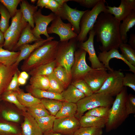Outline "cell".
<instances>
[{"mask_svg":"<svg viewBox=\"0 0 135 135\" xmlns=\"http://www.w3.org/2000/svg\"><path fill=\"white\" fill-rule=\"evenodd\" d=\"M108 76L100 89L96 93L105 92L112 97L116 96L122 90L124 73L120 70L108 71Z\"/></svg>","mask_w":135,"mask_h":135,"instance_id":"52a82bcc","label":"cell"},{"mask_svg":"<svg viewBox=\"0 0 135 135\" xmlns=\"http://www.w3.org/2000/svg\"><path fill=\"white\" fill-rule=\"evenodd\" d=\"M19 75L24 79L27 80L29 78V75L27 72L23 71Z\"/></svg>","mask_w":135,"mask_h":135,"instance_id":"11a10c76","label":"cell"},{"mask_svg":"<svg viewBox=\"0 0 135 135\" xmlns=\"http://www.w3.org/2000/svg\"><path fill=\"white\" fill-rule=\"evenodd\" d=\"M60 94L64 101L76 104L85 96L83 93L71 84Z\"/></svg>","mask_w":135,"mask_h":135,"instance_id":"44dd1931","label":"cell"},{"mask_svg":"<svg viewBox=\"0 0 135 135\" xmlns=\"http://www.w3.org/2000/svg\"><path fill=\"white\" fill-rule=\"evenodd\" d=\"M104 12L114 16V18L120 22L124 19L133 10H135V0H121L119 6L112 7L106 6Z\"/></svg>","mask_w":135,"mask_h":135,"instance_id":"9a60e30c","label":"cell"},{"mask_svg":"<svg viewBox=\"0 0 135 135\" xmlns=\"http://www.w3.org/2000/svg\"><path fill=\"white\" fill-rule=\"evenodd\" d=\"M3 44L0 45V63L7 66H10L16 62L20 51H12L3 48Z\"/></svg>","mask_w":135,"mask_h":135,"instance_id":"cb8c5ba5","label":"cell"},{"mask_svg":"<svg viewBox=\"0 0 135 135\" xmlns=\"http://www.w3.org/2000/svg\"><path fill=\"white\" fill-rule=\"evenodd\" d=\"M36 1V0H30L31 2L32 3L34 4Z\"/></svg>","mask_w":135,"mask_h":135,"instance_id":"91938a15","label":"cell"},{"mask_svg":"<svg viewBox=\"0 0 135 135\" xmlns=\"http://www.w3.org/2000/svg\"><path fill=\"white\" fill-rule=\"evenodd\" d=\"M56 15L51 12L48 15L42 14L41 8L38 9L34 14L33 19L35 26L32 29V33L34 36L39 40L42 39L40 36L44 34L46 38L50 36L47 32L48 26L50 23L55 18Z\"/></svg>","mask_w":135,"mask_h":135,"instance_id":"8fae6325","label":"cell"},{"mask_svg":"<svg viewBox=\"0 0 135 135\" xmlns=\"http://www.w3.org/2000/svg\"><path fill=\"white\" fill-rule=\"evenodd\" d=\"M20 34L8 29L4 33V48L12 51L17 43Z\"/></svg>","mask_w":135,"mask_h":135,"instance_id":"f1b7e54d","label":"cell"},{"mask_svg":"<svg viewBox=\"0 0 135 135\" xmlns=\"http://www.w3.org/2000/svg\"></svg>","mask_w":135,"mask_h":135,"instance_id":"be15d7a7","label":"cell"},{"mask_svg":"<svg viewBox=\"0 0 135 135\" xmlns=\"http://www.w3.org/2000/svg\"><path fill=\"white\" fill-rule=\"evenodd\" d=\"M22 130L14 126L0 120V135H20Z\"/></svg>","mask_w":135,"mask_h":135,"instance_id":"ab89813d","label":"cell"},{"mask_svg":"<svg viewBox=\"0 0 135 135\" xmlns=\"http://www.w3.org/2000/svg\"><path fill=\"white\" fill-rule=\"evenodd\" d=\"M61 7L56 0H49L48 3L45 8L50 10L55 14Z\"/></svg>","mask_w":135,"mask_h":135,"instance_id":"f907efd6","label":"cell"},{"mask_svg":"<svg viewBox=\"0 0 135 135\" xmlns=\"http://www.w3.org/2000/svg\"><path fill=\"white\" fill-rule=\"evenodd\" d=\"M58 4L60 6L62 7L63 5L65 3L67 2L71 1V0H56Z\"/></svg>","mask_w":135,"mask_h":135,"instance_id":"6f0895ef","label":"cell"},{"mask_svg":"<svg viewBox=\"0 0 135 135\" xmlns=\"http://www.w3.org/2000/svg\"><path fill=\"white\" fill-rule=\"evenodd\" d=\"M0 115L3 120L8 121L17 122L20 120L19 115L16 113L6 109L0 111Z\"/></svg>","mask_w":135,"mask_h":135,"instance_id":"f6af8a7d","label":"cell"},{"mask_svg":"<svg viewBox=\"0 0 135 135\" xmlns=\"http://www.w3.org/2000/svg\"><path fill=\"white\" fill-rule=\"evenodd\" d=\"M11 20V24L8 29L21 35L28 23L24 20L20 9L18 10Z\"/></svg>","mask_w":135,"mask_h":135,"instance_id":"d4e9b609","label":"cell"},{"mask_svg":"<svg viewBox=\"0 0 135 135\" xmlns=\"http://www.w3.org/2000/svg\"><path fill=\"white\" fill-rule=\"evenodd\" d=\"M31 28L30 26L28 23L22 32L17 43L12 51L16 52L23 45L41 40L37 38L34 36Z\"/></svg>","mask_w":135,"mask_h":135,"instance_id":"603a6c76","label":"cell"},{"mask_svg":"<svg viewBox=\"0 0 135 135\" xmlns=\"http://www.w3.org/2000/svg\"><path fill=\"white\" fill-rule=\"evenodd\" d=\"M24 122L21 126L22 135H43V133L34 118L23 111Z\"/></svg>","mask_w":135,"mask_h":135,"instance_id":"e0dca14e","label":"cell"},{"mask_svg":"<svg viewBox=\"0 0 135 135\" xmlns=\"http://www.w3.org/2000/svg\"><path fill=\"white\" fill-rule=\"evenodd\" d=\"M106 2L104 0H101L91 10H87L84 14L80 23V32L76 38L78 42L87 40L88 34L93 28L99 15L106 9Z\"/></svg>","mask_w":135,"mask_h":135,"instance_id":"5b68a950","label":"cell"},{"mask_svg":"<svg viewBox=\"0 0 135 135\" xmlns=\"http://www.w3.org/2000/svg\"></svg>","mask_w":135,"mask_h":135,"instance_id":"94428289","label":"cell"},{"mask_svg":"<svg viewBox=\"0 0 135 135\" xmlns=\"http://www.w3.org/2000/svg\"><path fill=\"white\" fill-rule=\"evenodd\" d=\"M0 30L4 34L9 27V20L11 17L8 10L0 2Z\"/></svg>","mask_w":135,"mask_h":135,"instance_id":"74e56055","label":"cell"},{"mask_svg":"<svg viewBox=\"0 0 135 135\" xmlns=\"http://www.w3.org/2000/svg\"><path fill=\"white\" fill-rule=\"evenodd\" d=\"M107 70L106 69H92L84 77L83 79L94 93L98 92L108 76Z\"/></svg>","mask_w":135,"mask_h":135,"instance_id":"4fadbf2b","label":"cell"},{"mask_svg":"<svg viewBox=\"0 0 135 135\" xmlns=\"http://www.w3.org/2000/svg\"><path fill=\"white\" fill-rule=\"evenodd\" d=\"M102 128L97 127H80L73 135H102Z\"/></svg>","mask_w":135,"mask_h":135,"instance_id":"60d3db41","label":"cell"},{"mask_svg":"<svg viewBox=\"0 0 135 135\" xmlns=\"http://www.w3.org/2000/svg\"><path fill=\"white\" fill-rule=\"evenodd\" d=\"M20 8L24 18L25 21L33 28L34 27L33 16L38 10V7L29 4L25 0H21L20 3Z\"/></svg>","mask_w":135,"mask_h":135,"instance_id":"ffe728a7","label":"cell"},{"mask_svg":"<svg viewBox=\"0 0 135 135\" xmlns=\"http://www.w3.org/2000/svg\"><path fill=\"white\" fill-rule=\"evenodd\" d=\"M101 0H71L79 4L81 6L88 8H92Z\"/></svg>","mask_w":135,"mask_h":135,"instance_id":"681fc988","label":"cell"},{"mask_svg":"<svg viewBox=\"0 0 135 135\" xmlns=\"http://www.w3.org/2000/svg\"><path fill=\"white\" fill-rule=\"evenodd\" d=\"M59 42L48 41L35 50L26 59L21 67L23 71L28 72L36 67L55 59Z\"/></svg>","mask_w":135,"mask_h":135,"instance_id":"7a4b0ae2","label":"cell"},{"mask_svg":"<svg viewBox=\"0 0 135 135\" xmlns=\"http://www.w3.org/2000/svg\"><path fill=\"white\" fill-rule=\"evenodd\" d=\"M86 10H80L76 8H71L65 3L54 14L62 19L67 20L71 24L74 32L78 34L80 31L81 19Z\"/></svg>","mask_w":135,"mask_h":135,"instance_id":"9c48e42d","label":"cell"},{"mask_svg":"<svg viewBox=\"0 0 135 135\" xmlns=\"http://www.w3.org/2000/svg\"><path fill=\"white\" fill-rule=\"evenodd\" d=\"M47 32L48 34L54 33L58 34L60 38V42L67 41L76 38L78 35L70 23L64 22L57 16L52 21L50 26L48 27Z\"/></svg>","mask_w":135,"mask_h":135,"instance_id":"ba28073f","label":"cell"},{"mask_svg":"<svg viewBox=\"0 0 135 135\" xmlns=\"http://www.w3.org/2000/svg\"><path fill=\"white\" fill-rule=\"evenodd\" d=\"M28 113L35 118L50 115L43 104L41 103L35 104L28 108Z\"/></svg>","mask_w":135,"mask_h":135,"instance_id":"8d00e7d4","label":"cell"},{"mask_svg":"<svg viewBox=\"0 0 135 135\" xmlns=\"http://www.w3.org/2000/svg\"><path fill=\"white\" fill-rule=\"evenodd\" d=\"M54 37L50 36L46 39H42L35 42L33 44H26L21 46L18 50L20 54L16 64L18 65L20 62L23 60H25L36 49L46 42L54 39Z\"/></svg>","mask_w":135,"mask_h":135,"instance_id":"ac0fdd59","label":"cell"},{"mask_svg":"<svg viewBox=\"0 0 135 135\" xmlns=\"http://www.w3.org/2000/svg\"><path fill=\"white\" fill-rule=\"evenodd\" d=\"M128 94L126 87L116 96L115 100L109 110L107 121L105 125L106 130L109 132L116 129L128 116L125 106V101Z\"/></svg>","mask_w":135,"mask_h":135,"instance_id":"3957f363","label":"cell"},{"mask_svg":"<svg viewBox=\"0 0 135 135\" xmlns=\"http://www.w3.org/2000/svg\"><path fill=\"white\" fill-rule=\"evenodd\" d=\"M55 116L51 115L35 118L43 134L52 131L54 122L56 118Z\"/></svg>","mask_w":135,"mask_h":135,"instance_id":"83f0119b","label":"cell"},{"mask_svg":"<svg viewBox=\"0 0 135 135\" xmlns=\"http://www.w3.org/2000/svg\"><path fill=\"white\" fill-rule=\"evenodd\" d=\"M128 44L132 48L135 50V34H132L130 35Z\"/></svg>","mask_w":135,"mask_h":135,"instance_id":"816d5d0a","label":"cell"},{"mask_svg":"<svg viewBox=\"0 0 135 135\" xmlns=\"http://www.w3.org/2000/svg\"><path fill=\"white\" fill-rule=\"evenodd\" d=\"M88 33V38L84 42H78V45L79 48L84 50L88 53V59L91 62V67L92 69H106L103 64L99 60L95 50L94 43L95 35L93 28Z\"/></svg>","mask_w":135,"mask_h":135,"instance_id":"5bb4252c","label":"cell"},{"mask_svg":"<svg viewBox=\"0 0 135 135\" xmlns=\"http://www.w3.org/2000/svg\"><path fill=\"white\" fill-rule=\"evenodd\" d=\"M49 0H38L37 1L36 6L38 7H40V8L42 9L47 5Z\"/></svg>","mask_w":135,"mask_h":135,"instance_id":"f5cc1de1","label":"cell"},{"mask_svg":"<svg viewBox=\"0 0 135 135\" xmlns=\"http://www.w3.org/2000/svg\"><path fill=\"white\" fill-rule=\"evenodd\" d=\"M79 120L80 127H97L102 128L105 126L107 118L84 115Z\"/></svg>","mask_w":135,"mask_h":135,"instance_id":"7402d4cb","label":"cell"},{"mask_svg":"<svg viewBox=\"0 0 135 135\" xmlns=\"http://www.w3.org/2000/svg\"><path fill=\"white\" fill-rule=\"evenodd\" d=\"M114 100L112 96L105 92L95 93L85 96L76 103L77 109L74 116L79 119L85 112L92 109L102 106L110 107Z\"/></svg>","mask_w":135,"mask_h":135,"instance_id":"277c9868","label":"cell"},{"mask_svg":"<svg viewBox=\"0 0 135 135\" xmlns=\"http://www.w3.org/2000/svg\"><path fill=\"white\" fill-rule=\"evenodd\" d=\"M18 81L20 85H23L25 84L26 82V80L21 77L19 75L18 76Z\"/></svg>","mask_w":135,"mask_h":135,"instance_id":"db71d44e","label":"cell"},{"mask_svg":"<svg viewBox=\"0 0 135 135\" xmlns=\"http://www.w3.org/2000/svg\"><path fill=\"white\" fill-rule=\"evenodd\" d=\"M20 72L18 70L14 74L6 90L18 91L20 90L18 78Z\"/></svg>","mask_w":135,"mask_h":135,"instance_id":"c3c4849f","label":"cell"},{"mask_svg":"<svg viewBox=\"0 0 135 135\" xmlns=\"http://www.w3.org/2000/svg\"><path fill=\"white\" fill-rule=\"evenodd\" d=\"M21 1V0H0V2L7 9L12 18L16 14L18 10V6Z\"/></svg>","mask_w":135,"mask_h":135,"instance_id":"ee69618b","label":"cell"},{"mask_svg":"<svg viewBox=\"0 0 135 135\" xmlns=\"http://www.w3.org/2000/svg\"><path fill=\"white\" fill-rule=\"evenodd\" d=\"M56 66L55 60L38 66L28 72V73L31 76L36 75L48 76L53 73Z\"/></svg>","mask_w":135,"mask_h":135,"instance_id":"484cf974","label":"cell"},{"mask_svg":"<svg viewBox=\"0 0 135 135\" xmlns=\"http://www.w3.org/2000/svg\"><path fill=\"white\" fill-rule=\"evenodd\" d=\"M121 54L130 63L135 66V50L128 44L122 43L119 46Z\"/></svg>","mask_w":135,"mask_h":135,"instance_id":"e575fe53","label":"cell"},{"mask_svg":"<svg viewBox=\"0 0 135 135\" xmlns=\"http://www.w3.org/2000/svg\"><path fill=\"white\" fill-rule=\"evenodd\" d=\"M49 81V88L47 91L60 94L66 88L62 83L55 76L54 73L47 76Z\"/></svg>","mask_w":135,"mask_h":135,"instance_id":"d590c367","label":"cell"},{"mask_svg":"<svg viewBox=\"0 0 135 135\" xmlns=\"http://www.w3.org/2000/svg\"><path fill=\"white\" fill-rule=\"evenodd\" d=\"M80 127L79 120L74 116L56 118L52 131L63 135H73Z\"/></svg>","mask_w":135,"mask_h":135,"instance_id":"7c38bea8","label":"cell"},{"mask_svg":"<svg viewBox=\"0 0 135 135\" xmlns=\"http://www.w3.org/2000/svg\"><path fill=\"white\" fill-rule=\"evenodd\" d=\"M77 109L76 104L63 102L62 106L56 114V118L74 116Z\"/></svg>","mask_w":135,"mask_h":135,"instance_id":"1f68e13d","label":"cell"},{"mask_svg":"<svg viewBox=\"0 0 135 135\" xmlns=\"http://www.w3.org/2000/svg\"><path fill=\"white\" fill-rule=\"evenodd\" d=\"M71 84L83 93L85 96H90L94 93L88 84L83 79L74 80Z\"/></svg>","mask_w":135,"mask_h":135,"instance_id":"b9f144b4","label":"cell"},{"mask_svg":"<svg viewBox=\"0 0 135 135\" xmlns=\"http://www.w3.org/2000/svg\"><path fill=\"white\" fill-rule=\"evenodd\" d=\"M110 107H99L88 110L84 114L107 118Z\"/></svg>","mask_w":135,"mask_h":135,"instance_id":"7bdbcfd3","label":"cell"},{"mask_svg":"<svg viewBox=\"0 0 135 135\" xmlns=\"http://www.w3.org/2000/svg\"><path fill=\"white\" fill-rule=\"evenodd\" d=\"M76 38L59 42L55 59L56 66H62L70 74L74 61V52L78 42Z\"/></svg>","mask_w":135,"mask_h":135,"instance_id":"8992f818","label":"cell"},{"mask_svg":"<svg viewBox=\"0 0 135 135\" xmlns=\"http://www.w3.org/2000/svg\"></svg>","mask_w":135,"mask_h":135,"instance_id":"6125c7cd","label":"cell"},{"mask_svg":"<svg viewBox=\"0 0 135 135\" xmlns=\"http://www.w3.org/2000/svg\"><path fill=\"white\" fill-rule=\"evenodd\" d=\"M4 34L0 30V45L4 44Z\"/></svg>","mask_w":135,"mask_h":135,"instance_id":"9f6ffc18","label":"cell"},{"mask_svg":"<svg viewBox=\"0 0 135 135\" xmlns=\"http://www.w3.org/2000/svg\"><path fill=\"white\" fill-rule=\"evenodd\" d=\"M53 73L66 88L69 85L72 79V76L71 74L69 73L65 68L61 66H57Z\"/></svg>","mask_w":135,"mask_h":135,"instance_id":"836d02e7","label":"cell"},{"mask_svg":"<svg viewBox=\"0 0 135 135\" xmlns=\"http://www.w3.org/2000/svg\"><path fill=\"white\" fill-rule=\"evenodd\" d=\"M29 92L34 97L41 99L42 98L55 99L64 102L60 94L55 93L47 90L33 88L30 86L28 87Z\"/></svg>","mask_w":135,"mask_h":135,"instance_id":"4316f807","label":"cell"},{"mask_svg":"<svg viewBox=\"0 0 135 135\" xmlns=\"http://www.w3.org/2000/svg\"><path fill=\"white\" fill-rule=\"evenodd\" d=\"M86 52L79 48L74 52V61L71 68V74L74 80L83 79L85 76L92 69L87 64Z\"/></svg>","mask_w":135,"mask_h":135,"instance_id":"30bf717a","label":"cell"},{"mask_svg":"<svg viewBox=\"0 0 135 135\" xmlns=\"http://www.w3.org/2000/svg\"><path fill=\"white\" fill-rule=\"evenodd\" d=\"M18 93V91L6 90L0 95V98L14 103L18 108L25 111L26 110V107L22 105L17 98Z\"/></svg>","mask_w":135,"mask_h":135,"instance_id":"f35d334b","label":"cell"},{"mask_svg":"<svg viewBox=\"0 0 135 135\" xmlns=\"http://www.w3.org/2000/svg\"><path fill=\"white\" fill-rule=\"evenodd\" d=\"M98 57L104 65L105 68L108 71L113 70L109 65L110 60L113 58H116L122 60L128 66V70L135 74V66H133L125 60L120 54L118 50L113 49L108 51H104L99 53Z\"/></svg>","mask_w":135,"mask_h":135,"instance_id":"2e32d148","label":"cell"},{"mask_svg":"<svg viewBox=\"0 0 135 135\" xmlns=\"http://www.w3.org/2000/svg\"><path fill=\"white\" fill-rule=\"evenodd\" d=\"M17 98L22 105L28 108L41 102V99L36 98L29 93H26L21 90L18 91Z\"/></svg>","mask_w":135,"mask_h":135,"instance_id":"4dcf8cb0","label":"cell"},{"mask_svg":"<svg viewBox=\"0 0 135 135\" xmlns=\"http://www.w3.org/2000/svg\"><path fill=\"white\" fill-rule=\"evenodd\" d=\"M120 22L109 13L102 12L99 15L93 28L97 41L102 44L99 47L102 52L118 50L123 43L119 32Z\"/></svg>","mask_w":135,"mask_h":135,"instance_id":"6da1fadb","label":"cell"},{"mask_svg":"<svg viewBox=\"0 0 135 135\" xmlns=\"http://www.w3.org/2000/svg\"><path fill=\"white\" fill-rule=\"evenodd\" d=\"M125 106L127 115L135 113V96L130 94L128 95L125 102Z\"/></svg>","mask_w":135,"mask_h":135,"instance_id":"bcb514c9","label":"cell"},{"mask_svg":"<svg viewBox=\"0 0 135 135\" xmlns=\"http://www.w3.org/2000/svg\"><path fill=\"white\" fill-rule=\"evenodd\" d=\"M41 101L50 115L53 116H55L62 106L63 102L58 100L42 98Z\"/></svg>","mask_w":135,"mask_h":135,"instance_id":"d6a6232c","label":"cell"},{"mask_svg":"<svg viewBox=\"0 0 135 135\" xmlns=\"http://www.w3.org/2000/svg\"><path fill=\"white\" fill-rule=\"evenodd\" d=\"M43 135H63L60 133L54 132L53 131L50 133L43 134Z\"/></svg>","mask_w":135,"mask_h":135,"instance_id":"680465c9","label":"cell"},{"mask_svg":"<svg viewBox=\"0 0 135 135\" xmlns=\"http://www.w3.org/2000/svg\"><path fill=\"white\" fill-rule=\"evenodd\" d=\"M120 23L119 28V32L123 43L128 42L127 32L135 24V10H133Z\"/></svg>","mask_w":135,"mask_h":135,"instance_id":"d6986e66","label":"cell"},{"mask_svg":"<svg viewBox=\"0 0 135 135\" xmlns=\"http://www.w3.org/2000/svg\"><path fill=\"white\" fill-rule=\"evenodd\" d=\"M122 84L124 86H128L135 92V74L126 73L122 80Z\"/></svg>","mask_w":135,"mask_h":135,"instance_id":"7dc6e473","label":"cell"},{"mask_svg":"<svg viewBox=\"0 0 135 135\" xmlns=\"http://www.w3.org/2000/svg\"><path fill=\"white\" fill-rule=\"evenodd\" d=\"M30 86L32 88L47 90L49 86L47 76L36 75L31 76L30 80Z\"/></svg>","mask_w":135,"mask_h":135,"instance_id":"f546056e","label":"cell"}]
</instances>
